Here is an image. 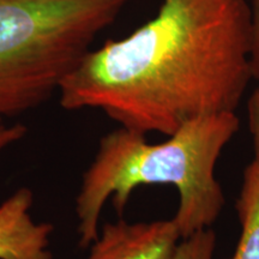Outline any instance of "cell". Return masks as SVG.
<instances>
[{
    "label": "cell",
    "instance_id": "6da1fadb",
    "mask_svg": "<svg viewBox=\"0 0 259 259\" xmlns=\"http://www.w3.org/2000/svg\"><path fill=\"white\" fill-rule=\"evenodd\" d=\"M252 79L245 0H162L157 15L80 58L60 105L94 108L120 127L171 136L194 119L235 113Z\"/></svg>",
    "mask_w": 259,
    "mask_h": 259
},
{
    "label": "cell",
    "instance_id": "30bf717a",
    "mask_svg": "<svg viewBox=\"0 0 259 259\" xmlns=\"http://www.w3.org/2000/svg\"><path fill=\"white\" fill-rule=\"evenodd\" d=\"M27 135V127L22 124H0V153L17 143Z\"/></svg>",
    "mask_w": 259,
    "mask_h": 259
},
{
    "label": "cell",
    "instance_id": "ba28073f",
    "mask_svg": "<svg viewBox=\"0 0 259 259\" xmlns=\"http://www.w3.org/2000/svg\"><path fill=\"white\" fill-rule=\"evenodd\" d=\"M250 63L252 78L259 82V0L250 6Z\"/></svg>",
    "mask_w": 259,
    "mask_h": 259
},
{
    "label": "cell",
    "instance_id": "7a4b0ae2",
    "mask_svg": "<svg viewBox=\"0 0 259 259\" xmlns=\"http://www.w3.org/2000/svg\"><path fill=\"white\" fill-rule=\"evenodd\" d=\"M239 125L235 113L227 112L191 120L161 143L124 127L103 136L76 197L80 247H89L99 235L106 203L112 199L121 215L139 186H176L179 206L173 220L181 239L210 228L226 203L215 168Z\"/></svg>",
    "mask_w": 259,
    "mask_h": 259
},
{
    "label": "cell",
    "instance_id": "5b68a950",
    "mask_svg": "<svg viewBox=\"0 0 259 259\" xmlns=\"http://www.w3.org/2000/svg\"><path fill=\"white\" fill-rule=\"evenodd\" d=\"M34 194L19 187L0 203V259H53L54 227L34 220Z\"/></svg>",
    "mask_w": 259,
    "mask_h": 259
},
{
    "label": "cell",
    "instance_id": "8992f818",
    "mask_svg": "<svg viewBox=\"0 0 259 259\" xmlns=\"http://www.w3.org/2000/svg\"><path fill=\"white\" fill-rule=\"evenodd\" d=\"M236 212L241 232L231 259H259V158L245 168Z\"/></svg>",
    "mask_w": 259,
    "mask_h": 259
},
{
    "label": "cell",
    "instance_id": "9c48e42d",
    "mask_svg": "<svg viewBox=\"0 0 259 259\" xmlns=\"http://www.w3.org/2000/svg\"><path fill=\"white\" fill-rule=\"evenodd\" d=\"M247 124L254 148V158H259V82L247 101Z\"/></svg>",
    "mask_w": 259,
    "mask_h": 259
},
{
    "label": "cell",
    "instance_id": "52a82bcc",
    "mask_svg": "<svg viewBox=\"0 0 259 259\" xmlns=\"http://www.w3.org/2000/svg\"><path fill=\"white\" fill-rule=\"evenodd\" d=\"M215 250V232L205 228L181 239L171 259H213Z\"/></svg>",
    "mask_w": 259,
    "mask_h": 259
},
{
    "label": "cell",
    "instance_id": "277c9868",
    "mask_svg": "<svg viewBox=\"0 0 259 259\" xmlns=\"http://www.w3.org/2000/svg\"><path fill=\"white\" fill-rule=\"evenodd\" d=\"M181 234L173 219L106 223L85 259H171Z\"/></svg>",
    "mask_w": 259,
    "mask_h": 259
},
{
    "label": "cell",
    "instance_id": "3957f363",
    "mask_svg": "<svg viewBox=\"0 0 259 259\" xmlns=\"http://www.w3.org/2000/svg\"><path fill=\"white\" fill-rule=\"evenodd\" d=\"M131 0H0V124L58 92Z\"/></svg>",
    "mask_w": 259,
    "mask_h": 259
}]
</instances>
